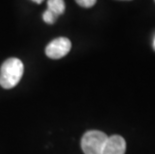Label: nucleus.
I'll use <instances>...</instances> for the list:
<instances>
[{
	"label": "nucleus",
	"mask_w": 155,
	"mask_h": 154,
	"mask_svg": "<svg viewBox=\"0 0 155 154\" xmlns=\"http://www.w3.org/2000/svg\"><path fill=\"white\" fill-rule=\"evenodd\" d=\"M125 1H126V0H125Z\"/></svg>",
	"instance_id": "nucleus-10"
},
{
	"label": "nucleus",
	"mask_w": 155,
	"mask_h": 154,
	"mask_svg": "<svg viewBox=\"0 0 155 154\" xmlns=\"http://www.w3.org/2000/svg\"><path fill=\"white\" fill-rule=\"evenodd\" d=\"M107 137L101 131H87L81 139V147L84 154H101Z\"/></svg>",
	"instance_id": "nucleus-2"
},
{
	"label": "nucleus",
	"mask_w": 155,
	"mask_h": 154,
	"mask_svg": "<svg viewBox=\"0 0 155 154\" xmlns=\"http://www.w3.org/2000/svg\"><path fill=\"white\" fill-rule=\"evenodd\" d=\"M71 49V42L66 37L53 39L45 48V54L51 59H60L68 54Z\"/></svg>",
	"instance_id": "nucleus-3"
},
{
	"label": "nucleus",
	"mask_w": 155,
	"mask_h": 154,
	"mask_svg": "<svg viewBox=\"0 0 155 154\" xmlns=\"http://www.w3.org/2000/svg\"><path fill=\"white\" fill-rule=\"evenodd\" d=\"M152 47H153V49L155 50V35L153 36V40H152Z\"/></svg>",
	"instance_id": "nucleus-8"
},
{
	"label": "nucleus",
	"mask_w": 155,
	"mask_h": 154,
	"mask_svg": "<svg viewBox=\"0 0 155 154\" xmlns=\"http://www.w3.org/2000/svg\"><path fill=\"white\" fill-rule=\"evenodd\" d=\"M126 151V142L123 137L112 135L107 137L101 154H124Z\"/></svg>",
	"instance_id": "nucleus-4"
},
{
	"label": "nucleus",
	"mask_w": 155,
	"mask_h": 154,
	"mask_svg": "<svg viewBox=\"0 0 155 154\" xmlns=\"http://www.w3.org/2000/svg\"><path fill=\"white\" fill-rule=\"evenodd\" d=\"M32 1H34L35 3H38V4H40V3L43 2V0H32Z\"/></svg>",
	"instance_id": "nucleus-9"
},
{
	"label": "nucleus",
	"mask_w": 155,
	"mask_h": 154,
	"mask_svg": "<svg viewBox=\"0 0 155 154\" xmlns=\"http://www.w3.org/2000/svg\"><path fill=\"white\" fill-rule=\"evenodd\" d=\"M24 66L18 58H9L3 62L0 68V85L5 89H10L20 81Z\"/></svg>",
	"instance_id": "nucleus-1"
},
{
	"label": "nucleus",
	"mask_w": 155,
	"mask_h": 154,
	"mask_svg": "<svg viewBox=\"0 0 155 154\" xmlns=\"http://www.w3.org/2000/svg\"><path fill=\"white\" fill-rule=\"evenodd\" d=\"M154 1H155V0H154Z\"/></svg>",
	"instance_id": "nucleus-11"
},
{
	"label": "nucleus",
	"mask_w": 155,
	"mask_h": 154,
	"mask_svg": "<svg viewBox=\"0 0 155 154\" xmlns=\"http://www.w3.org/2000/svg\"><path fill=\"white\" fill-rule=\"evenodd\" d=\"M42 17H43L44 22H46L47 24H53L54 22L56 21V19L58 18V16L56 14H54L52 11L46 9V10L44 11V13H43V15H42Z\"/></svg>",
	"instance_id": "nucleus-6"
},
{
	"label": "nucleus",
	"mask_w": 155,
	"mask_h": 154,
	"mask_svg": "<svg viewBox=\"0 0 155 154\" xmlns=\"http://www.w3.org/2000/svg\"><path fill=\"white\" fill-rule=\"evenodd\" d=\"M76 3L81 6V7H84V8H90L92 7L93 5H95L97 0H75Z\"/></svg>",
	"instance_id": "nucleus-7"
},
{
	"label": "nucleus",
	"mask_w": 155,
	"mask_h": 154,
	"mask_svg": "<svg viewBox=\"0 0 155 154\" xmlns=\"http://www.w3.org/2000/svg\"><path fill=\"white\" fill-rule=\"evenodd\" d=\"M47 9L60 16L65 11V3L64 0H48L47 1Z\"/></svg>",
	"instance_id": "nucleus-5"
}]
</instances>
